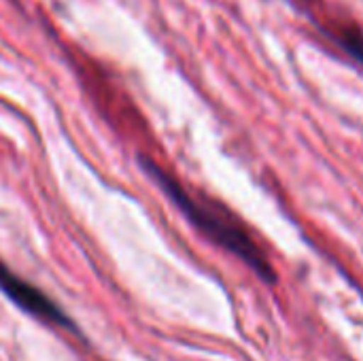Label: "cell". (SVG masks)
<instances>
[{"label":"cell","instance_id":"6da1fadb","mask_svg":"<svg viewBox=\"0 0 363 361\" xmlns=\"http://www.w3.org/2000/svg\"><path fill=\"white\" fill-rule=\"evenodd\" d=\"M143 170L160 185V189L177 204V209L187 217V221L198 228L208 240L225 249L228 253L236 255L240 262H245L262 281L274 283L277 272L266 255V251L255 243L251 232L242 226V221L228 211L223 204L189 191L172 172L164 170L160 164H155L149 157H140Z\"/></svg>","mask_w":363,"mask_h":361},{"label":"cell","instance_id":"7a4b0ae2","mask_svg":"<svg viewBox=\"0 0 363 361\" xmlns=\"http://www.w3.org/2000/svg\"><path fill=\"white\" fill-rule=\"evenodd\" d=\"M0 291L9 296L21 311L30 313L32 317L60 328H70V319L55 306L53 300H49L43 291H38L34 285L19 279L15 272H11L2 260H0Z\"/></svg>","mask_w":363,"mask_h":361},{"label":"cell","instance_id":"3957f363","mask_svg":"<svg viewBox=\"0 0 363 361\" xmlns=\"http://www.w3.org/2000/svg\"><path fill=\"white\" fill-rule=\"evenodd\" d=\"M336 40L340 43V47L351 55L355 57L359 64H363V32L353 28V26H345L338 30L336 34Z\"/></svg>","mask_w":363,"mask_h":361}]
</instances>
